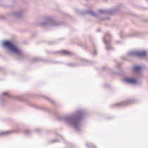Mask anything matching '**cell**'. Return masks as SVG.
I'll return each instance as SVG.
<instances>
[{
	"mask_svg": "<svg viewBox=\"0 0 148 148\" xmlns=\"http://www.w3.org/2000/svg\"><path fill=\"white\" fill-rule=\"evenodd\" d=\"M4 46L7 49H8L9 51H10L13 52V53H18L19 52V49L13 44L10 41H6L4 43Z\"/></svg>",
	"mask_w": 148,
	"mask_h": 148,
	"instance_id": "cell-1",
	"label": "cell"
}]
</instances>
